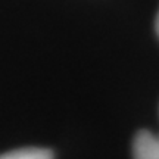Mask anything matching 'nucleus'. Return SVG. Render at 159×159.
Wrapping results in <instances>:
<instances>
[{
  "instance_id": "f257e3e1",
  "label": "nucleus",
  "mask_w": 159,
  "mask_h": 159,
  "mask_svg": "<svg viewBox=\"0 0 159 159\" xmlns=\"http://www.w3.org/2000/svg\"><path fill=\"white\" fill-rule=\"evenodd\" d=\"M133 159H159L158 139L143 130L139 131L133 142Z\"/></svg>"
},
{
  "instance_id": "f03ea898",
  "label": "nucleus",
  "mask_w": 159,
  "mask_h": 159,
  "mask_svg": "<svg viewBox=\"0 0 159 159\" xmlns=\"http://www.w3.org/2000/svg\"><path fill=\"white\" fill-rule=\"evenodd\" d=\"M0 159H55V156H53V152L49 149L27 148L6 152L0 155Z\"/></svg>"
},
{
  "instance_id": "7ed1b4c3",
  "label": "nucleus",
  "mask_w": 159,
  "mask_h": 159,
  "mask_svg": "<svg viewBox=\"0 0 159 159\" xmlns=\"http://www.w3.org/2000/svg\"><path fill=\"white\" fill-rule=\"evenodd\" d=\"M155 28H156V34H158V37H159V13H158V16H156V24H155Z\"/></svg>"
},
{
  "instance_id": "20e7f679",
  "label": "nucleus",
  "mask_w": 159,
  "mask_h": 159,
  "mask_svg": "<svg viewBox=\"0 0 159 159\" xmlns=\"http://www.w3.org/2000/svg\"><path fill=\"white\" fill-rule=\"evenodd\" d=\"M158 142H159V139H158Z\"/></svg>"
}]
</instances>
